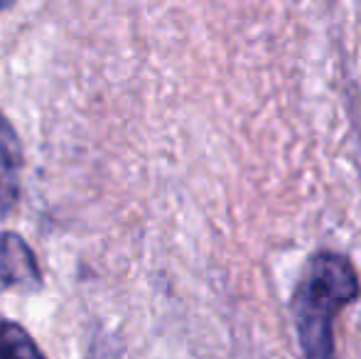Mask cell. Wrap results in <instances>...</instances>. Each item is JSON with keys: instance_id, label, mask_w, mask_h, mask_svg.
Returning <instances> with one entry per match:
<instances>
[{"instance_id": "6da1fadb", "label": "cell", "mask_w": 361, "mask_h": 359, "mask_svg": "<svg viewBox=\"0 0 361 359\" xmlns=\"http://www.w3.org/2000/svg\"><path fill=\"white\" fill-rule=\"evenodd\" d=\"M359 298L352 261L334 251L312 256L295 293V325L307 359H337L334 320Z\"/></svg>"}, {"instance_id": "7a4b0ae2", "label": "cell", "mask_w": 361, "mask_h": 359, "mask_svg": "<svg viewBox=\"0 0 361 359\" xmlns=\"http://www.w3.org/2000/svg\"><path fill=\"white\" fill-rule=\"evenodd\" d=\"M42 283L39 264L30 244L15 231L0 234V293L35 291Z\"/></svg>"}, {"instance_id": "3957f363", "label": "cell", "mask_w": 361, "mask_h": 359, "mask_svg": "<svg viewBox=\"0 0 361 359\" xmlns=\"http://www.w3.org/2000/svg\"><path fill=\"white\" fill-rule=\"evenodd\" d=\"M20 173H23V143L8 116L0 111V217H8L18 207Z\"/></svg>"}, {"instance_id": "277c9868", "label": "cell", "mask_w": 361, "mask_h": 359, "mask_svg": "<svg viewBox=\"0 0 361 359\" xmlns=\"http://www.w3.org/2000/svg\"><path fill=\"white\" fill-rule=\"evenodd\" d=\"M0 359H47L23 325L0 320Z\"/></svg>"}, {"instance_id": "5b68a950", "label": "cell", "mask_w": 361, "mask_h": 359, "mask_svg": "<svg viewBox=\"0 0 361 359\" xmlns=\"http://www.w3.org/2000/svg\"><path fill=\"white\" fill-rule=\"evenodd\" d=\"M10 3H13V0H0V10H3V8H8Z\"/></svg>"}]
</instances>
